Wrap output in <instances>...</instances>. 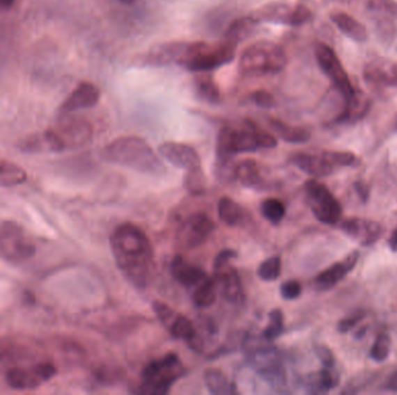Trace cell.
I'll return each mask as SVG.
<instances>
[{"instance_id": "5b68a950", "label": "cell", "mask_w": 397, "mask_h": 395, "mask_svg": "<svg viewBox=\"0 0 397 395\" xmlns=\"http://www.w3.org/2000/svg\"><path fill=\"white\" fill-rule=\"evenodd\" d=\"M34 236L14 220L0 223V259L7 264H24L36 254Z\"/></svg>"}, {"instance_id": "d4e9b609", "label": "cell", "mask_w": 397, "mask_h": 395, "mask_svg": "<svg viewBox=\"0 0 397 395\" xmlns=\"http://www.w3.org/2000/svg\"><path fill=\"white\" fill-rule=\"evenodd\" d=\"M339 377L334 368H323L320 371L310 373L306 378V391L311 394H324L330 392L338 385Z\"/></svg>"}, {"instance_id": "f546056e", "label": "cell", "mask_w": 397, "mask_h": 395, "mask_svg": "<svg viewBox=\"0 0 397 395\" xmlns=\"http://www.w3.org/2000/svg\"><path fill=\"white\" fill-rule=\"evenodd\" d=\"M217 212L219 217L226 225L238 226L243 224L245 220V210L240 207L236 201L228 196H223L219 198L217 204Z\"/></svg>"}, {"instance_id": "681fc988", "label": "cell", "mask_w": 397, "mask_h": 395, "mask_svg": "<svg viewBox=\"0 0 397 395\" xmlns=\"http://www.w3.org/2000/svg\"><path fill=\"white\" fill-rule=\"evenodd\" d=\"M14 1L15 0H0V5L7 10V8L13 6Z\"/></svg>"}, {"instance_id": "1f68e13d", "label": "cell", "mask_w": 397, "mask_h": 395, "mask_svg": "<svg viewBox=\"0 0 397 395\" xmlns=\"http://www.w3.org/2000/svg\"><path fill=\"white\" fill-rule=\"evenodd\" d=\"M194 88L198 97L209 104H219L221 100L219 86L208 72H198L195 76Z\"/></svg>"}, {"instance_id": "9c48e42d", "label": "cell", "mask_w": 397, "mask_h": 395, "mask_svg": "<svg viewBox=\"0 0 397 395\" xmlns=\"http://www.w3.org/2000/svg\"><path fill=\"white\" fill-rule=\"evenodd\" d=\"M235 257V250H221L214 261V277L223 298L231 304H240L244 300V290L240 275L230 264Z\"/></svg>"}, {"instance_id": "9a60e30c", "label": "cell", "mask_w": 397, "mask_h": 395, "mask_svg": "<svg viewBox=\"0 0 397 395\" xmlns=\"http://www.w3.org/2000/svg\"><path fill=\"white\" fill-rule=\"evenodd\" d=\"M215 224L208 216L196 212L189 216L178 229L177 240L184 250H194L208 240Z\"/></svg>"}, {"instance_id": "ac0fdd59", "label": "cell", "mask_w": 397, "mask_h": 395, "mask_svg": "<svg viewBox=\"0 0 397 395\" xmlns=\"http://www.w3.org/2000/svg\"><path fill=\"white\" fill-rule=\"evenodd\" d=\"M289 160L294 166L310 177H327L337 170L327 158L325 151L320 153H293Z\"/></svg>"}, {"instance_id": "7402d4cb", "label": "cell", "mask_w": 397, "mask_h": 395, "mask_svg": "<svg viewBox=\"0 0 397 395\" xmlns=\"http://www.w3.org/2000/svg\"><path fill=\"white\" fill-rule=\"evenodd\" d=\"M171 274L179 284L186 289H194L208 276L202 268L189 264L180 255H178L172 260Z\"/></svg>"}, {"instance_id": "836d02e7", "label": "cell", "mask_w": 397, "mask_h": 395, "mask_svg": "<svg viewBox=\"0 0 397 395\" xmlns=\"http://www.w3.org/2000/svg\"><path fill=\"white\" fill-rule=\"evenodd\" d=\"M184 187L193 196H200L207 191V179L201 166L186 170Z\"/></svg>"}, {"instance_id": "277c9868", "label": "cell", "mask_w": 397, "mask_h": 395, "mask_svg": "<svg viewBox=\"0 0 397 395\" xmlns=\"http://www.w3.org/2000/svg\"><path fill=\"white\" fill-rule=\"evenodd\" d=\"M184 365L177 354L170 353L159 360L150 362L142 371L139 392L146 395H165L178 379L184 377Z\"/></svg>"}, {"instance_id": "d590c367", "label": "cell", "mask_w": 397, "mask_h": 395, "mask_svg": "<svg viewBox=\"0 0 397 395\" xmlns=\"http://www.w3.org/2000/svg\"><path fill=\"white\" fill-rule=\"evenodd\" d=\"M281 259L279 257H271L261 262L258 268V276L265 282L277 281L281 274Z\"/></svg>"}, {"instance_id": "e575fe53", "label": "cell", "mask_w": 397, "mask_h": 395, "mask_svg": "<svg viewBox=\"0 0 397 395\" xmlns=\"http://www.w3.org/2000/svg\"><path fill=\"white\" fill-rule=\"evenodd\" d=\"M261 215L272 224H279L285 218L286 207L278 198H267L260 205Z\"/></svg>"}, {"instance_id": "74e56055", "label": "cell", "mask_w": 397, "mask_h": 395, "mask_svg": "<svg viewBox=\"0 0 397 395\" xmlns=\"http://www.w3.org/2000/svg\"><path fill=\"white\" fill-rule=\"evenodd\" d=\"M390 344H391V340H390V337L388 334H379L376 337V340L374 341L372 348H371L369 357L375 362L386 361L388 356H389Z\"/></svg>"}, {"instance_id": "44dd1931", "label": "cell", "mask_w": 397, "mask_h": 395, "mask_svg": "<svg viewBox=\"0 0 397 395\" xmlns=\"http://www.w3.org/2000/svg\"><path fill=\"white\" fill-rule=\"evenodd\" d=\"M65 150L84 146L92 138V128L81 120H68L55 129Z\"/></svg>"}, {"instance_id": "f6af8a7d", "label": "cell", "mask_w": 397, "mask_h": 395, "mask_svg": "<svg viewBox=\"0 0 397 395\" xmlns=\"http://www.w3.org/2000/svg\"><path fill=\"white\" fill-rule=\"evenodd\" d=\"M386 85L397 87V64L386 71Z\"/></svg>"}, {"instance_id": "4316f807", "label": "cell", "mask_w": 397, "mask_h": 395, "mask_svg": "<svg viewBox=\"0 0 397 395\" xmlns=\"http://www.w3.org/2000/svg\"><path fill=\"white\" fill-rule=\"evenodd\" d=\"M257 24V21L254 20L252 15L238 17L229 24V27L226 28L221 42L237 48V45L251 34V31H254V26Z\"/></svg>"}, {"instance_id": "b9f144b4", "label": "cell", "mask_w": 397, "mask_h": 395, "mask_svg": "<svg viewBox=\"0 0 397 395\" xmlns=\"http://www.w3.org/2000/svg\"><path fill=\"white\" fill-rule=\"evenodd\" d=\"M365 316V312L353 313L351 316H346L345 319L341 320V323H338V330H339L341 333H348V332L353 330Z\"/></svg>"}, {"instance_id": "6da1fadb", "label": "cell", "mask_w": 397, "mask_h": 395, "mask_svg": "<svg viewBox=\"0 0 397 395\" xmlns=\"http://www.w3.org/2000/svg\"><path fill=\"white\" fill-rule=\"evenodd\" d=\"M111 253L122 275L139 289H146L153 273V250L149 238L139 226L123 223L109 238Z\"/></svg>"}, {"instance_id": "8992f818", "label": "cell", "mask_w": 397, "mask_h": 395, "mask_svg": "<svg viewBox=\"0 0 397 395\" xmlns=\"http://www.w3.org/2000/svg\"><path fill=\"white\" fill-rule=\"evenodd\" d=\"M153 311L156 313L157 318L159 319L169 333L176 340L185 341L189 346L192 350L201 353L205 348L203 340L198 337V330L194 323L191 320L180 313L176 312L170 306L165 303L155 302L153 304Z\"/></svg>"}, {"instance_id": "7bdbcfd3", "label": "cell", "mask_w": 397, "mask_h": 395, "mask_svg": "<svg viewBox=\"0 0 397 395\" xmlns=\"http://www.w3.org/2000/svg\"><path fill=\"white\" fill-rule=\"evenodd\" d=\"M251 99L254 104L261 108H271L274 104V97L270 92L265 90H258L251 94Z\"/></svg>"}, {"instance_id": "d6a6232c", "label": "cell", "mask_w": 397, "mask_h": 395, "mask_svg": "<svg viewBox=\"0 0 397 395\" xmlns=\"http://www.w3.org/2000/svg\"><path fill=\"white\" fill-rule=\"evenodd\" d=\"M27 173L22 167L8 160L0 159V186L15 187L27 181Z\"/></svg>"}, {"instance_id": "f1b7e54d", "label": "cell", "mask_w": 397, "mask_h": 395, "mask_svg": "<svg viewBox=\"0 0 397 395\" xmlns=\"http://www.w3.org/2000/svg\"><path fill=\"white\" fill-rule=\"evenodd\" d=\"M217 292H219V288H217L215 277L207 276L200 284L193 289L192 298H193L195 306H198V309H208L216 302Z\"/></svg>"}, {"instance_id": "ee69618b", "label": "cell", "mask_w": 397, "mask_h": 395, "mask_svg": "<svg viewBox=\"0 0 397 395\" xmlns=\"http://www.w3.org/2000/svg\"><path fill=\"white\" fill-rule=\"evenodd\" d=\"M316 354L323 368H334V354L331 353L330 349L324 346H318L316 347Z\"/></svg>"}, {"instance_id": "c3c4849f", "label": "cell", "mask_w": 397, "mask_h": 395, "mask_svg": "<svg viewBox=\"0 0 397 395\" xmlns=\"http://www.w3.org/2000/svg\"><path fill=\"white\" fill-rule=\"evenodd\" d=\"M389 243L390 250L397 253V226L394 229L393 233H391V236H390L389 243Z\"/></svg>"}, {"instance_id": "cb8c5ba5", "label": "cell", "mask_w": 397, "mask_h": 395, "mask_svg": "<svg viewBox=\"0 0 397 395\" xmlns=\"http://www.w3.org/2000/svg\"><path fill=\"white\" fill-rule=\"evenodd\" d=\"M346 101L344 111L338 116V123H355L365 118L371 108V101L365 93L355 90V93Z\"/></svg>"}, {"instance_id": "603a6c76", "label": "cell", "mask_w": 397, "mask_h": 395, "mask_svg": "<svg viewBox=\"0 0 397 395\" xmlns=\"http://www.w3.org/2000/svg\"><path fill=\"white\" fill-rule=\"evenodd\" d=\"M235 181H238L243 187L256 191H263L267 184L257 161L252 159L242 160L235 165Z\"/></svg>"}, {"instance_id": "7dc6e473", "label": "cell", "mask_w": 397, "mask_h": 395, "mask_svg": "<svg viewBox=\"0 0 397 395\" xmlns=\"http://www.w3.org/2000/svg\"><path fill=\"white\" fill-rule=\"evenodd\" d=\"M387 389L390 392L397 393V371L390 376L386 385Z\"/></svg>"}, {"instance_id": "ab89813d", "label": "cell", "mask_w": 397, "mask_h": 395, "mask_svg": "<svg viewBox=\"0 0 397 395\" xmlns=\"http://www.w3.org/2000/svg\"><path fill=\"white\" fill-rule=\"evenodd\" d=\"M302 293V285L296 280H289L280 287V295L285 300H295Z\"/></svg>"}, {"instance_id": "2e32d148", "label": "cell", "mask_w": 397, "mask_h": 395, "mask_svg": "<svg viewBox=\"0 0 397 395\" xmlns=\"http://www.w3.org/2000/svg\"><path fill=\"white\" fill-rule=\"evenodd\" d=\"M341 229L364 247L372 246L383 234L382 225L371 219L348 218L341 223Z\"/></svg>"}, {"instance_id": "60d3db41", "label": "cell", "mask_w": 397, "mask_h": 395, "mask_svg": "<svg viewBox=\"0 0 397 395\" xmlns=\"http://www.w3.org/2000/svg\"><path fill=\"white\" fill-rule=\"evenodd\" d=\"M373 10L384 12L391 17H397V3L394 0H369Z\"/></svg>"}, {"instance_id": "4dcf8cb0", "label": "cell", "mask_w": 397, "mask_h": 395, "mask_svg": "<svg viewBox=\"0 0 397 395\" xmlns=\"http://www.w3.org/2000/svg\"><path fill=\"white\" fill-rule=\"evenodd\" d=\"M209 392L216 395H230L237 393L236 386L217 369H209L203 375Z\"/></svg>"}, {"instance_id": "7a4b0ae2", "label": "cell", "mask_w": 397, "mask_h": 395, "mask_svg": "<svg viewBox=\"0 0 397 395\" xmlns=\"http://www.w3.org/2000/svg\"><path fill=\"white\" fill-rule=\"evenodd\" d=\"M102 156L108 163L130 168L139 173L159 175L165 172V167L153 147L143 138L136 136L120 137L109 143Z\"/></svg>"}, {"instance_id": "4fadbf2b", "label": "cell", "mask_w": 397, "mask_h": 395, "mask_svg": "<svg viewBox=\"0 0 397 395\" xmlns=\"http://www.w3.org/2000/svg\"><path fill=\"white\" fill-rule=\"evenodd\" d=\"M194 47V42L170 41L153 45L143 55L142 64L148 66H184Z\"/></svg>"}, {"instance_id": "d6986e66", "label": "cell", "mask_w": 397, "mask_h": 395, "mask_svg": "<svg viewBox=\"0 0 397 395\" xmlns=\"http://www.w3.org/2000/svg\"><path fill=\"white\" fill-rule=\"evenodd\" d=\"M359 252L355 250L348 254L344 260L336 262L331 267L327 268L325 271L318 274L313 285L318 291H327L334 288L339 282L343 281L348 276L350 271H353L355 264H358Z\"/></svg>"}, {"instance_id": "f35d334b", "label": "cell", "mask_w": 397, "mask_h": 395, "mask_svg": "<svg viewBox=\"0 0 397 395\" xmlns=\"http://www.w3.org/2000/svg\"><path fill=\"white\" fill-rule=\"evenodd\" d=\"M325 154L336 168L357 167L360 165V160L355 153L346 152V151H325Z\"/></svg>"}, {"instance_id": "30bf717a", "label": "cell", "mask_w": 397, "mask_h": 395, "mask_svg": "<svg viewBox=\"0 0 397 395\" xmlns=\"http://www.w3.org/2000/svg\"><path fill=\"white\" fill-rule=\"evenodd\" d=\"M249 362L261 378L275 389L285 387L287 375L278 350L273 347L252 348L249 351Z\"/></svg>"}, {"instance_id": "e0dca14e", "label": "cell", "mask_w": 397, "mask_h": 395, "mask_svg": "<svg viewBox=\"0 0 397 395\" xmlns=\"http://www.w3.org/2000/svg\"><path fill=\"white\" fill-rule=\"evenodd\" d=\"M158 152L164 159L181 170H188L201 166V160L194 147L182 143L165 142L160 144Z\"/></svg>"}, {"instance_id": "3957f363", "label": "cell", "mask_w": 397, "mask_h": 395, "mask_svg": "<svg viewBox=\"0 0 397 395\" xmlns=\"http://www.w3.org/2000/svg\"><path fill=\"white\" fill-rule=\"evenodd\" d=\"M287 63L288 57L281 45L263 40L254 42L242 52L238 69L243 76H268L281 72Z\"/></svg>"}, {"instance_id": "ffe728a7", "label": "cell", "mask_w": 397, "mask_h": 395, "mask_svg": "<svg viewBox=\"0 0 397 395\" xmlns=\"http://www.w3.org/2000/svg\"><path fill=\"white\" fill-rule=\"evenodd\" d=\"M100 99V90L94 83L83 81L76 87V90L66 97V100L61 106V111L64 114H70L75 111L90 109L97 106Z\"/></svg>"}, {"instance_id": "ba28073f", "label": "cell", "mask_w": 397, "mask_h": 395, "mask_svg": "<svg viewBox=\"0 0 397 395\" xmlns=\"http://www.w3.org/2000/svg\"><path fill=\"white\" fill-rule=\"evenodd\" d=\"M306 201L317 220L327 225H334L341 220L343 208L325 184L317 180L306 184Z\"/></svg>"}, {"instance_id": "83f0119b", "label": "cell", "mask_w": 397, "mask_h": 395, "mask_svg": "<svg viewBox=\"0 0 397 395\" xmlns=\"http://www.w3.org/2000/svg\"><path fill=\"white\" fill-rule=\"evenodd\" d=\"M268 124L275 135L290 144H302L310 139V132L306 129L299 127H293L287 124L285 122L280 121L278 118H268Z\"/></svg>"}, {"instance_id": "816d5d0a", "label": "cell", "mask_w": 397, "mask_h": 395, "mask_svg": "<svg viewBox=\"0 0 397 395\" xmlns=\"http://www.w3.org/2000/svg\"><path fill=\"white\" fill-rule=\"evenodd\" d=\"M6 10V8H3V6H1V5H0V12H1V10Z\"/></svg>"}, {"instance_id": "8fae6325", "label": "cell", "mask_w": 397, "mask_h": 395, "mask_svg": "<svg viewBox=\"0 0 397 395\" xmlns=\"http://www.w3.org/2000/svg\"><path fill=\"white\" fill-rule=\"evenodd\" d=\"M257 22H272V24H287L292 27H299L311 20L313 13L304 3H297L290 6L285 3H268L252 14Z\"/></svg>"}, {"instance_id": "484cf974", "label": "cell", "mask_w": 397, "mask_h": 395, "mask_svg": "<svg viewBox=\"0 0 397 395\" xmlns=\"http://www.w3.org/2000/svg\"><path fill=\"white\" fill-rule=\"evenodd\" d=\"M330 17L332 22L339 28V31L353 41L365 42L368 38V31L365 26L350 14L336 12L331 14Z\"/></svg>"}, {"instance_id": "7c38bea8", "label": "cell", "mask_w": 397, "mask_h": 395, "mask_svg": "<svg viewBox=\"0 0 397 395\" xmlns=\"http://www.w3.org/2000/svg\"><path fill=\"white\" fill-rule=\"evenodd\" d=\"M315 56L320 70L332 81L334 86L337 87L345 100L350 99L355 93V88L352 85L348 72L345 71L337 54L325 43L317 42L315 45Z\"/></svg>"}, {"instance_id": "bcb514c9", "label": "cell", "mask_w": 397, "mask_h": 395, "mask_svg": "<svg viewBox=\"0 0 397 395\" xmlns=\"http://www.w3.org/2000/svg\"><path fill=\"white\" fill-rule=\"evenodd\" d=\"M355 191H357V194L359 195V198L361 201L366 202L369 198V189L365 184H362L361 181H359L355 184Z\"/></svg>"}, {"instance_id": "52a82bcc", "label": "cell", "mask_w": 397, "mask_h": 395, "mask_svg": "<svg viewBox=\"0 0 397 395\" xmlns=\"http://www.w3.org/2000/svg\"><path fill=\"white\" fill-rule=\"evenodd\" d=\"M236 47L219 42V45L210 47L205 42H194L191 55L184 67L191 72H209L212 70L229 64L235 58Z\"/></svg>"}, {"instance_id": "8d00e7d4", "label": "cell", "mask_w": 397, "mask_h": 395, "mask_svg": "<svg viewBox=\"0 0 397 395\" xmlns=\"http://www.w3.org/2000/svg\"><path fill=\"white\" fill-rule=\"evenodd\" d=\"M283 332V314L279 309H273L268 314V325L263 332V337L266 341L278 339Z\"/></svg>"}, {"instance_id": "f907efd6", "label": "cell", "mask_w": 397, "mask_h": 395, "mask_svg": "<svg viewBox=\"0 0 397 395\" xmlns=\"http://www.w3.org/2000/svg\"><path fill=\"white\" fill-rule=\"evenodd\" d=\"M118 1L125 3V5H130V3H134V0H118Z\"/></svg>"}, {"instance_id": "5bb4252c", "label": "cell", "mask_w": 397, "mask_h": 395, "mask_svg": "<svg viewBox=\"0 0 397 395\" xmlns=\"http://www.w3.org/2000/svg\"><path fill=\"white\" fill-rule=\"evenodd\" d=\"M57 375V369L52 363H40L31 369L14 368L5 376L7 385L17 391H31L49 382Z\"/></svg>"}]
</instances>
